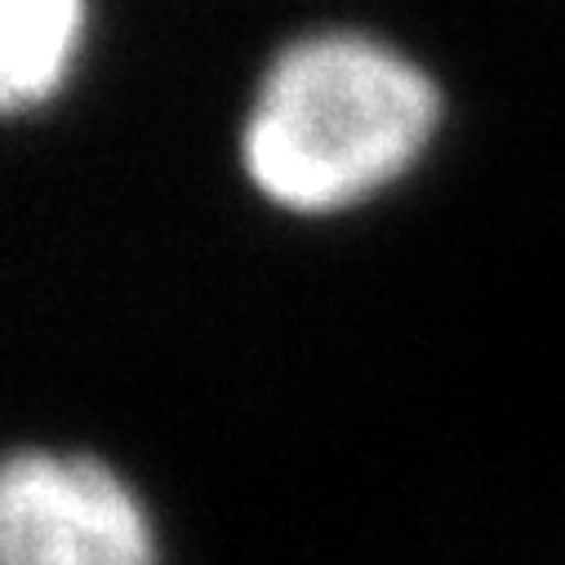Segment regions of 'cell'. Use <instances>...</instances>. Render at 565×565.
Returning <instances> with one entry per match:
<instances>
[{"instance_id":"1","label":"cell","mask_w":565,"mask_h":565,"mask_svg":"<svg viewBox=\"0 0 565 565\" xmlns=\"http://www.w3.org/2000/svg\"><path fill=\"white\" fill-rule=\"evenodd\" d=\"M441 125L446 94L414 54L365 28H317L258 72L236 161L276 214L321 223L401 188Z\"/></svg>"},{"instance_id":"2","label":"cell","mask_w":565,"mask_h":565,"mask_svg":"<svg viewBox=\"0 0 565 565\" xmlns=\"http://www.w3.org/2000/svg\"><path fill=\"white\" fill-rule=\"evenodd\" d=\"M0 565H161V539L107 459L28 446L0 468Z\"/></svg>"},{"instance_id":"3","label":"cell","mask_w":565,"mask_h":565,"mask_svg":"<svg viewBox=\"0 0 565 565\" xmlns=\"http://www.w3.org/2000/svg\"><path fill=\"white\" fill-rule=\"evenodd\" d=\"M89 41V0H0V103L10 116L58 103Z\"/></svg>"}]
</instances>
